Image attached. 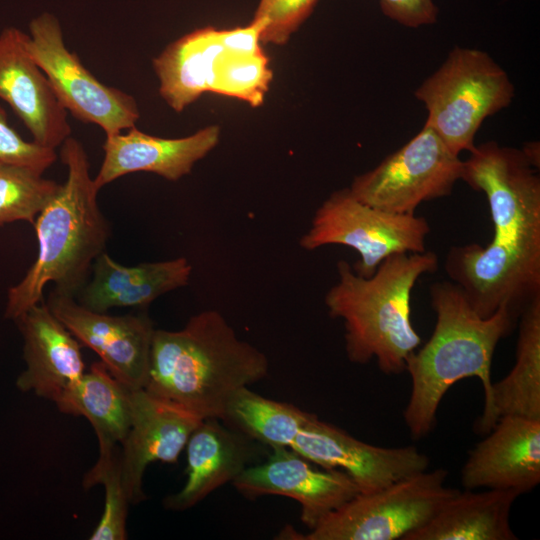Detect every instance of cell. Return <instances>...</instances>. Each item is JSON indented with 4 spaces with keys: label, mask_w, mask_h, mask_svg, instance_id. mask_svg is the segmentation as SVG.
Masks as SVG:
<instances>
[{
    "label": "cell",
    "mask_w": 540,
    "mask_h": 540,
    "mask_svg": "<svg viewBox=\"0 0 540 540\" xmlns=\"http://www.w3.org/2000/svg\"><path fill=\"white\" fill-rule=\"evenodd\" d=\"M524 154L530 161V163L536 168L539 169V143L538 142H529L526 143L525 146L522 148Z\"/></svg>",
    "instance_id": "d6a6232c"
},
{
    "label": "cell",
    "mask_w": 540,
    "mask_h": 540,
    "mask_svg": "<svg viewBox=\"0 0 540 540\" xmlns=\"http://www.w3.org/2000/svg\"><path fill=\"white\" fill-rule=\"evenodd\" d=\"M249 437L221 419H204L186 444L187 480L164 500L166 508L183 511L195 506L220 486L238 477L254 456Z\"/></svg>",
    "instance_id": "ffe728a7"
},
{
    "label": "cell",
    "mask_w": 540,
    "mask_h": 540,
    "mask_svg": "<svg viewBox=\"0 0 540 540\" xmlns=\"http://www.w3.org/2000/svg\"><path fill=\"white\" fill-rule=\"evenodd\" d=\"M518 322L514 366L492 384L490 408L474 425L479 435L487 434L502 416L540 419V297L521 313Z\"/></svg>",
    "instance_id": "7402d4cb"
},
{
    "label": "cell",
    "mask_w": 540,
    "mask_h": 540,
    "mask_svg": "<svg viewBox=\"0 0 540 540\" xmlns=\"http://www.w3.org/2000/svg\"><path fill=\"white\" fill-rule=\"evenodd\" d=\"M462 171L459 155L432 128L424 125L375 168L357 175L349 190L369 206L394 214L414 215L421 203L450 195Z\"/></svg>",
    "instance_id": "9c48e42d"
},
{
    "label": "cell",
    "mask_w": 540,
    "mask_h": 540,
    "mask_svg": "<svg viewBox=\"0 0 540 540\" xmlns=\"http://www.w3.org/2000/svg\"><path fill=\"white\" fill-rule=\"evenodd\" d=\"M318 0H260L253 20L262 24L261 43L285 44Z\"/></svg>",
    "instance_id": "f1b7e54d"
},
{
    "label": "cell",
    "mask_w": 540,
    "mask_h": 540,
    "mask_svg": "<svg viewBox=\"0 0 540 540\" xmlns=\"http://www.w3.org/2000/svg\"><path fill=\"white\" fill-rule=\"evenodd\" d=\"M56 160L55 149L23 139L10 126L0 103V163L24 165L44 173Z\"/></svg>",
    "instance_id": "f546056e"
},
{
    "label": "cell",
    "mask_w": 540,
    "mask_h": 540,
    "mask_svg": "<svg viewBox=\"0 0 540 540\" xmlns=\"http://www.w3.org/2000/svg\"><path fill=\"white\" fill-rule=\"evenodd\" d=\"M448 471H422L372 493H359L323 518L300 540H395L423 526L459 489L446 486Z\"/></svg>",
    "instance_id": "52a82bcc"
},
{
    "label": "cell",
    "mask_w": 540,
    "mask_h": 540,
    "mask_svg": "<svg viewBox=\"0 0 540 540\" xmlns=\"http://www.w3.org/2000/svg\"><path fill=\"white\" fill-rule=\"evenodd\" d=\"M380 6L387 17L411 28L434 23L438 14L433 0H380Z\"/></svg>",
    "instance_id": "4dcf8cb0"
},
{
    "label": "cell",
    "mask_w": 540,
    "mask_h": 540,
    "mask_svg": "<svg viewBox=\"0 0 540 540\" xmlns=\"http://www.w3.org/2000/svg\"><path fill=\"white\" fill-rule=\"evenodd\" d=\"M46 304L80 344L92 349L109 372L130 390L145 388L155 331L145 313L109 315L81 305L54 289Z\"/></svg>",
    "instance_id": "8fae6325"
},
{
    "label": "cell",
    "mask_w": 540,
    "mask_h": 540,
    "mask_svg": "<svg viewBox=\"0 0 540 540\" xmlns=\"http://www.w3.org/2000/svg\"><path fill=\"white\" fill-rule=\"evenodd\" d=\"M430 231L425 217L380 210L362 203L344 188L318 207L310 228L300 238V246L309 251L327 245L353 248L360 259L352 268L368 278L393 254L424 252Z\"/></svg>",
    "instance_id": "ba28073f"
},
{
    "label": "cell",
    "mask_w": 540,
    "mask_h": 540,
    "mask_svg": "<svg viewBox=\"0 0 540 540\" xmlns=\"http://www.w3.org/2000/svg\"><path fill=\"white\" fill-rule=\"evenodd\" d=\"M26 46L67 113L99 126L106 136L135 127L140 117L135 98L102 83L82 64L66 47L55 15L43 12L30 21Z\"/></svg>",
    "instance_id": "30bf717a"
},
{
    "label": "cell",
    "mask_w": 540,
    "mask_h": 540,
    "mask_svg": "<svg viewBox=\"0 0 540 540\" xmlns=\"http://www.w3.org/2000/svg\"><path fill=\"white\" fill-rule=\"evenodd\" d=\"M485 435L461 470L464 489L533 490L540 482V419L502 416Z\"/></svg>",
    "instance_id": "2e32d148"
},
{
    "label": "cell",
    "mask_w": 540,
    "mask_h": 540,
    "mask_svg": "<svg viewBox=\"0 0 540 540\" xmlns=\"http://www.w3.org/2000/svg\"><path fill=\"white\" fill-rule=\"evenodd\" d=\"M271 80L269 59L263 50L239 54L224 49L215 63L210 93L235 97L257 107L263 103Z\"/></svg>",
    "instance_id": "83f0119b"
},
{
    "label": "cell",
    "mask_w": 540,
    "mask_h": 540,
    "mask_svg": "<svg viewBox=\"0 0 540 540\" xmlns=\"http://www.w3.org/2000/svg\"><path fill=\"white\" fill-rule=\"evenodd\" d=\"M92 278L76 300L84 307L108 312L114 307H147L158 297L186 286L192 265L185 257L125 266L106 252L92 265Z\"/></svg>",
    "instance_id": "d6986e66"
},
{
    "label": "cell",
    "mask_w": 540,
    "mask_h": 540,
    "mask_svg": "<svg viewBox=\"0 0 540 540\" xmlns=\"http://www.w3.org/2000/svg\"><path fill=\"white\" fill-rule=\"evenodd\" d=\"M130 389L100 361L71 386L55 404L62 413L85 417L98 441H124L131 421Z\"/></svg>",
    "instance_id": "cb8c5ba5"
},
{
    "label": "cell",
    "mask_w": 540,
    "mask_h": 540,
    "mask_svg": "<svg viewBox=\"0 0 540 540\" xmlns=\"http://www.w3.org/2000/svg\"><path fill=\"white\" fill-rule=\"evenodd\" d=\"M14 322L23 337L25 362L16 387L56 404L85 372L79 341L43 301Z\"/></svg>",
    "instance_id": "e0dca14e"
},
{
    "label": "cell",
    "mask_w": 540,
    "mask_h": 540,
    "mask_svg": "<svg viewBox=\"0 0 540 540\" xmlns=\"http://www.w3.org/2000/svg\"><path fill=\"white\" fill-rule=\"evenodd\" d=\"M519 496L513 490H458L403 540H516L510 512Z\"/></svg>",
    "instance_id": "44dd1931"
},
{
    "label": "cell",
    "mask_w": 540,
    "mask_h": 540,
    "mask_svg": "<svg viewBox=\"0 0 540 540\" xmlns=\"http://www.w3.org/2000/svg\"><path fill=\"white\" fill-rule=\"evenodd\" d=\"M60 158L67 177L33 224L36 259L7 293L4 317L12 321L43 301L49 283L55 291L75 297L109 240L110 227L97 202L99 190L84 146L70 136L61 145Z\"/></svg>",
    "instance_id": "3957f363"
},
{
    "label": "cell",
    "mask_w": 540,
    "mask_h": 540,
    "mask_svg": "<svg viewBox=\"0 0 540 540\" xmlns=\"http://www.w3.org/2000/svg\"><path fill=\"white\" fill-rule=\"evenodd\" d=\"M233 485L247 498L279 495L296 500L310 529L360 493L345 472L320 469L288 447H273L265 462L248 466Z\"/></svg>",
    "instance_id": "4fadbf2b"
},
{
    "label": "cell",
    "mask_w": 540,
    "mask_h": 540,
    "mask_svg": "<svg viewBox=\"0 0 540 540\" xmlns=\"http://www.w3.org/2000/svg\"><path fill=\"white\" fill-rule=\"evenodd\" d=\"M463 181L485 194L493 236L452 246L445 272L480 317L505 307L518 319L540 297V177L520 149L492 146L468 160Z\"/></svg>",
    "instance_id": "6da1fadb"
},
{
    "label": "cell",
    "mask_w": 540,
    "mask_h": 540,
    "mask_svg": "<svg viewBox=\"0 0 540 540\" xmlns=\"http://www.w3.org/2000/svg\"><path fill=\"white\" fill-rule=\"evenodd\" d=\"M262 24L252 20L244 27L219 29V38L224 49L239 54H255L262 50Z\"/></svg>",
    "instance_id": "1f68e13d"
},
{
    "label": "cell",
    "mask_w": 540,
    "mask_h": 540,
    "mask_svg": "<svg viewBox=\"0 0 540 540\" xmlns=\"http://www.w3.org/2000/svg\"><path fill=\"white\" fill-rule=\"evenodd\" d=\"M290 449L321 468L345 472L360 493L375 492L429 467V458L415 446L371 445L314 414Z\"/></svg>",
    "instance_id": "7c38bea8"
},
{
    "label": "cell",
    "mask_w": 540,
    "mask_h": 540,
    "mask_svg": "<svg viewBox=\"0 0 540 540\" xmlns=\"http://www.w3.org/2000/svg\"><path fill=\"white\" fill-rule=\"evenodd\" d=\"M438 265L433 251L397 253L365 278L346 260L337 262L338 280L324 302L330 317L343 320L349 361L366 364L376 359L387 375L405 371L406 360L421 344L411 322V292L418 279L436 272Z\"/></svg>",
    "instance_id": "5b68a950"
},
{
    "label": "cell",
    "mask_w": 540,
    "mask_h": 540,
    "mask_svg": "<svg viewBox=\"0 0 540 540\" xmlns=\"http://www.w3.org/2000/svg\"><path fill=\"white\" fill-rule=\"evenodd\" d=\"M27 38L16 27L0 32V99L12 108L34 142L56 149L71 135L68 113L30 55Z\"/></svg>",
    "instance_id": "9a60e30c"
},
{
    "label": "cell",
    "mask_w": 540,
    "mask_h": 540,
    "mask_svg": "<svg viewBox=\"0 0 540 540\" xmlns=\"http://www.w3.org/2000/svg\"><path fill=\"white\" fill-rule=\"evenodd\" d=\"M219 136L216 125L181 138L152 136L136 127L106 136L102 145L104 158L93 178L94 184L100 191L114 180L135 172H149L177 181L215 148Z\"/></svg>",
    "instance_id": "ac0fdd59"
},
{
    "label": "cell",
    "mask_w": 540,
    "mask_h": 540,
    "mask_svg": "<svg viewBox=\"0 0 540 540\" xmlns=\"http://www.w3.org/2000/svg\"><path fill=\"white\" fill-rule=\"evenodd\" d=\"M415 96L427 108L425 125L459 155L475 147L484 119L511 103L514 86L486 52L456 46Z\"/></svg>",
    "instance_id": "8992f818"
},
{
    "label": "cell",
    "mask_w": 540,
    "mask_h": 540,
    "mask_svg": "<svg viewBox=\"0 0 540 540\" xmlns=\"http://www.w3.org/2000/svg\"><path fill=\"white\" fill-rule=\"evenodd\" d=\"M268 369L266 355L238 338L219 311L204 310L180 330L155 329L144 389L203 420H222L231 397Z\"/></svg>",
    "instance_id": "7a4b0ae2"
},
{
    "label": "cell",
    "mask_w": 540,
    "mask_h": 540,
    "mask_svg": "<svg viewBox=\"0 0 540 540\" xmlns=\"http://www.w3.org/2000/svg\"><path fill=\"white\" fill-rule=\"evenodd\" d=\"M223 50L219 29L207 26L178 38L153 59L159 93L174 111L182 112L210 92L215 63Z\"/></svg>",
    "instance_id": "603a6c76"
},
{
    "label": "cell",
    "mask_w": 540,
    "mask_h": 540,
    "mask_svg": "<svg viewBox=\"0 0 540 540\" xmlns=\"http://www.w3.org/2000/svg\"><path fill=\"white\" fill-rule=\"evenodd\" d=\"M431 307L436 314L428 341L406 360L411 394L403 412L411 436H427L436 424L438 407L451 386L461 379L477 377L484 391V408L491 404L492 359L501 339L515 328L518 319L505 308L488 318L480 317L463 291L451 281L429 287Z\"/></svg>",
    "instance_id": "277c9868"
},
{
    "label": "cell",
    "mask_w": 540,
    "mask_h": 540,
    "mask_svg": "<svg viewBox=\"0 0 540 540\" xmlns=\"http://www.w3.org/2000/svg\"><path fill=\"white\" fill-rule=\"evenodd\" d=\"M310 415L294 405L265 398L243 387L229 400L222 421L271 448H290Z\"/></svg>",
    "instance_id": "d4e9b609"
},
{
    "label": "cell",
    "mask_w": 540,
    "mask_h": 540,
    "mask_svg": "<svg viewBox=\"0 0 540 540\" xmlns=\"http://www.w3.org/2000/svg\"><path fill=\"white\" fill-rule=\"evenodd\" d=\"M131 421L121 444V471L130 504L142 502L143 475L155 461L176 463L203 419L143 389L130 394Z\"/></svg>",
    "instance_id": "5bb4252c"
},
{
    "label": "cell",
    "mask_w": 540,
    "mask_h": 540,
    "mask_svg": "<svg viewBox=\"0 0 540 540\" xmlns=\"http://www.w3.org/2000/svg\"><path fill=\"white\" fill-rule=\"evenodd\" d=\"M99 456L95 465L84 475L83 487L102 484L105 491L104 509L90 540H124L127 538L128 506L121 471V446L98 441Z\"/></svg>",
    "instance_id": "484cf974"
},
{
    "label": "cell",
    "mask_w": 540,
    "mask_h": 540,
    "mask_svg": "<svg viewBox=\"0 0 540 540\" xmlns=\"http://www.w3.org/2000/svg\"><path fill=\"white\" fill-rule=\"evenodd\" d=\"M59 185L31 167L0 163V226L16 221L33 225Z\"/></svg>",
    "instance_id": "4316f807"
}]
</instances>
